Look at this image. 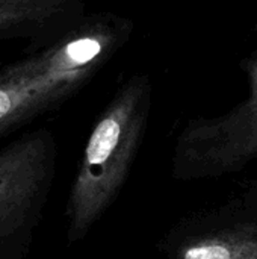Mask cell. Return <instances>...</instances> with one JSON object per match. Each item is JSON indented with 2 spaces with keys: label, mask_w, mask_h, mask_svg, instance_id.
I'll use <instances>...</instances> for the list:
<instances>
[{
  "label": "cell",
  "mask_w": 257,
  "mask_h": 259,
  "mask_svg": "<svg viewBox=\"0 0 257 259\" xmlns=\"http://www.w3.org/2000/svg\"><path fill=\"white\" fill-rule=\"evenodd\" d=\"M135 23L114 12L89 14L58 42L0 70V135L85 87L130 39Z\"/></svg>",
  "instance_id": "6da1fadb"
},
{
  "label": "cell",
  "mask_w": 257,
  "mask_h": 259,
  "mask_svg": "<svg viewBox=\"0 0 257 259\" xmlns=\"http://www.w3.org/2000/svg\"><path fill=\"white\" fill-rule=\"evenodd\" d=\"M148 74L126 80L98 115L71 185L68 240H82L117 200L139 152L151 109Z\"/></svg>",
  "instance_id": "7a4b0ae2"
},
{
  "label": "cell",
  "mask_w": 257,
  "mask_h": 259,
  "mask_svg": "<svg viewBox=\"0 0 257 259\" xmlns=\"http://www.w3.org/2000/svg\"><path fill=\"white\" fill-rule=\"evenodd\" d=\"M248 96L217 117L189 120L177 135L171 175L177 181H203L238 173L257 161V50L242 59Z\"/></svg>",
  "instance_id": "3957f363"
},
{
  "label": "cell",
  "mask_w": 257,
  "mask_h": 259,
  "mask_svg": "<svg viewBox=\"0 0 257 259\" xmlns=\"http://www.w3.org/2000/svg\"><path fill=\"white\" fill-rule=\"evenodd\" d=\"M159 252L165 259H257V179L176 223Z\"/></svg>",
  "instance_id": "277c9868"
},
{
  "label": "cell",
  "mask_w": 257,
  "mask_h": 259,
  "mask_svg": "<svg viewBox=\"0 0 257 259\" xmlns=\"http://www.w3.org/2000/svg\"><path fill=\"white\" fill-rule=\"evenodd\" d=\"M55 141L41 129L0 152V243L14 235L42 202L55 168Z\"/></svg>",
  "instance_id": "5b68a950"
},
{
  "label": "cell",
  "mask_w": 257,
  "mask_h": 259,
  "mask_svg": "<svg viewBox=\"0 0 257 259\" xmlns=\"http://www.w3.org/2000/svg\"><path fill=\"white\" fill-rule=\"evenodd\" d=\"M88 15L83 0H0V39H27L36 52L67 36Z\"/></svg>",
  "instance_id": "8992f818"
}]
</instances>
